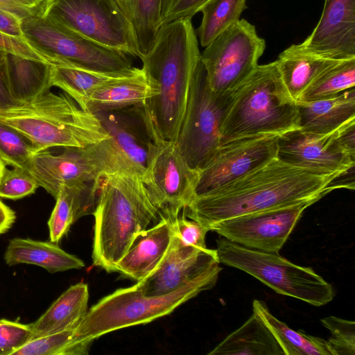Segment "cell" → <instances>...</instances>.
<instances>
[{
	"mask_svg": "<svg viewBox=\"0 0 355 355\" xmlns=\"http://www.w3.org/2000/svg\"><path fill=\"white\" fill-rule=\"evenodd\" d=\"M344 174L322 175L275 157L223 187L194 196L182 213L210 231L231 218L315 203L334 189L331 182Z\"/></svg>",
	"mask_w": 355,
	"mask_h": 355,
	"instance_id": "1",
	"label": "cell"
},
{
	"mask_svg": "<svg viewBox=\"0 0 355 355\" xmlns=\"http://www.w3.org/2000/svg\"><path fill=\"white\" fill-rule=\"evenodd\" d=\"M200 55L191 19H182L163 24L140 58L156 92L139 107L152 141H176Z\"/></svg>",
	"mask_w": 355,
	"mask_h": 355,
	"instance_id": "2",
	"label": "cell"
},
{
	"mask_svg": "<svg viewBox=\"0 0 355 355\" xmlns=\"http://www.w3.org/2000/svg\"><path fill=\"white\" fill-rule=\"evenodd\" d=\"M96 183L93 263L107 272H116L135 238L161 216L139 174L105 173Z\"/></svg>",
	"mask_w": 355,
	"mask_h": 355,
	"instance_id": "3",
	"label": "cell"
},
{
	"mask_svg": "<svg viewBox=\"0 0 355 355\" xmlns=\"http://www.w3.org/2000/svg\"><path fill=\"white\" fill-rule=\"evenodd\" d=\"M0 121L27 138L36 153L53 147L86 148L110 138L95 114L67 94L50 90L1 110Z\"/></svg>",
	"mask_w": 355,
	"mask_h": 355,
	"instance_id": "4",
	"label": "cell"
},
{
	"mask_svg": "<svg viewBox=\"0 0 355 355\" xmlns=\"http://www.w3.org/2000/svg\"><path fill=\"white\" fill-rule=\"evenodd\" d=\"M297 129V103L287 93L274 61L258 65L232 92L220 128L221 144L260 135L280 136Z\"/></svg>",
	"mask_w": 355,
	"mask_h": 355,
	"instance_id": "5",
	"label": "cell"
},
{
	"mask_svg": "<svg viewBox=\"0 0 355 355\" xmlns=\"http://www.w3.org/2000/svg\"><path fill=\"white\" fill-rule=\"evenodd\" d=\"M220 273L202 277L161 296H147L136 284L116 290L90 308L76 328L78 342H93L117 329L150 322L172 313L200 293L211 289Z\"/></svg>",
	"mask_w": 355,
	"mask_h": 355,
	"instance_id": "6",
	"label": "cell"
},
{
	"mask_svg": "<svg viewBox=\"0 0 355 355\" xmlns=\"http://www.w3.org/2000/svg\"><path fill=\"white\" fill-rule=\"evenodd\" d=\"M215 250L220 263L245 272L278 294L315 306L325 305L334 297L331 284L315 270L296 265L279 253L246 248L221 236Z\"/></svg>",
	"mask_w": 355,
	"mask_h": 355,
	"instance_id": "7",
	"label": "cell"
},
{
	"mask_svg": "<svg viewBox=\"0 0 355 355\" xmlns=\"http://www.w3.org/2000/svg\"><path fill=\"white\" fill-rule=\"evenodd\" d=\"M37 15L101 45L139 58L131 23L117 0H44Z\"/></svg>",
	"mask_w": 355,
	"mask_h": 355,
	"instance_id": "8",
	"label": "cell"
},
{
	"mask_svg": "<svg viewBox=\"0 0 355 355\" xmlns=\"http://www.w3.org/2000/svg\"><path fill=\"white\" fill-rule=\"evenodd\" d=\"M23 38L51 64L64 62L104 72L134 68L130 55L89 40L35 15L21 21Z\"/></svg>",
	"mask_w": 355,
	"mask_h": 355,
	"instance_id": "9",
	"label": "cell"
},
{
	"mask_svg": "<svg viewBox=\"0 0 355 355\" xmlns=\"http://www.w3.org/2000/svg\"><path fill=\"white\" fill-rule=\"evenodd\" d=\"M25 168L54 198L62 187L93 183L105 173L131 171L111 138L86 148H64L59 155L46 150L35 153Z\"/></svg>",
	"mask_w": 355,
	"mask_h": 355,
	"instance_id": "10",
	"label": "cell"
},
{
	"mask_svg": "<svg viewBox=\"0 0 355 355\" xmlns=\"http://www.w3.org/2000/svg\"><path fill=\"white\" fill-rule=\"evenodd\" d=\"M232 93L220 95L209 88L200 59L175 141L192 168H202L220 147V128Z\"/></svg>",
	"mask_w": 355,
	"mask_h": 355,
	"instance_id": "11",
	"label": "cell"
},
{
	"mask_svg": "<svg viewBox=\"0 0 355 355\" xmlns=\"http://www.w3.org/2000/svg\"><path fill=\"white\" fill-rule=\"evenodd\" d=\"M205 48L200 59L209 87L224 95L232 93L259 65L266 42L254 25L242 19Z\"/></svg>",
	"mask_w": 355,
	"mask_h": 355,
	"instance_id": "12",
	"label": "cell"
},
{
	"mask_svg": "<svg viewBox=\"0 0 355 355\" xmlns=\"http://www.w3.org/2000/svg\"><path fill=\"white\" fill-rule=\"evenodd\" d=\"M198 178L175 141L151 142L142 179L161 216L172 220L188 206Z\"/></svg>",
	"mask_w": 355,
	"mask_h": 355,
	"instance_id": "13",
	"label": "cell"
},
{
	"mask_svg": "<svg viewBox=\"0 0 355 355\" xmlns=\"http://www.w3.org/2000/svg\"><path fill=\"white\" fill-rule=\"evenodd\" d=\"M278 137L260 135L221 144L212 158L198 171L194 196L223 187L277 157Z\"/></svg>",
	"mask_w": 355,
	"mask_h": 355,
	"instance_id": "14",
	"label": "cell"
},
{
	"mask_svg": "<svg viewBox=\"0 0 355 355\" xmlns=\"http://www.w3.org/2000/svg\"><path fill=\"white\" fill-rule=\"evenodd\" d=\"M312 204L306 202L231 218L213 225L210 231L246 248L279 253Z\"/></svg>",
	"mask_w": 355,
	"mask_h": 355,
	"instance_id": "15",
	"label": "cell"
},
{
	"mask_svg": "<svg viewBox=\"0 0 355 355\" xmlns=\"http://www.w3.org/2000/svg\"><path fill=\"white\" fill-rule=\"evenodd\" d=\"M339 128L326 134L300 129L287 132L278 137L277 157L322 175L346 173L354 168L355 155L341 143Z\"/></svg>",
	"mask_w": 355,
	"mask_h": 355,
	"instance_id": "16",
	"label": "cell"
},
{
	"mask_svg": "<svg viewBox=\"0 0 355 355\" xmlns=\"http://www.w3.org/2000/svg\"><path fill=\"white\" fill-rule=\"evenodd\" d=\"M216 250L184 243L173 234L169 247L157 268L136 284L147 296L171 293L202 277L220 273Z\"/></svg>",
	"mask_w": 355,
	"mask_h": 355,
	"instance_id": "17",
	"label": "cell"
},
{
	"mask_svg": "<svg viewBox=\"0 0 355 355\" xmlns=\"http://www.w3.org/2000/svg\"><path fill=\"white\" fill-rule=\"evenodd\" d=\"M300 44L331 59L355 58V0H325L317 25Z\"/></svg>",
	"mask_w": 355,
	"mask_h": 355,
	"instance_id": "18",
	"label": "cell"
},
{
	"mask_svg": "<svg viewBox=\"0 0 355 355\" xmlns=\"http://www.w3.org/2000/svg\"><path fill=\"white\" fill-rule=\"evenodd\" d=\"M95 114L128 168L143 176L152 139L139 107Z\"/></svg>",
	"mask_w": 355,
	"mask_h": 355,
	"instance_id": "19",
	"label": "cell"
},
{
	"mask_svg": "<svg viewBox=\"0 0 355 355\" xmlns=\"http://www.w3.org/2000/svg\"><path fill=\"white\" fill-rule=\"evenodd\" d=\"M171 220L161 216L153 227L141 232L116 266V272L139 282L159 265L171 241Z\"/></svg>",
	"mask_w": 355,
	"mask_h": 355,
	"instance_id": "20",
	"label": "cell"
},
{
	"mask_svg": "<svg viewBox=\"0 0 355 355\" xmlns=\"http://www.w3.org/2000/svg\"><path fill=\"white\" fill-rule=\"evenodd\" d=\"M155 94L142 67H135L130 73L96 89L87 102L86 110L96 114L141 107Z\"/></svg>",
	"mask_w": 355,
	"mask_h": 355,
	"instance_id": "21",
	"label": "cell"
},
{
	"mask_svg": "<svg viewBox=\"0 0 355 355\" xmlns=\"http://www.w3.org/2000/svg\"><path fill=\"white\" fill-rule=\"evenodd\" d=\"M338 60L309 51L299 44L283 51L275 62L287 93L297 103L315 78Z\"/></svg>",
	"mask_w": 355,
	"mask_h": 355,
	"instance_id": "22",
	"label": "cell"
},
{
	"mask_svg": "<svg viewBox=\"0 0 355 355\" xmlns=\"http://www.w3.org/2000/svg\"><path fill=\"white\" fill-rule=\"evenodd\" d=\"M300 129L312 133L331 132L355 119V89L314 101L297 102Z\"/></svg>",
	"mask_w": 355,
	"mask_h": 355,
	"instance_id": "23",
	"label": "cell"
},
{
	"mask_svg": "<svg viewBox=\"0 0 355 355\" xmlns=\"http://www.w3.org/2000/svg\"><path fill=\"white\" fill-rule=\"evenodd\" d=\"M88 285L79 282L71 286L33 323L31 339L76 327L88 311Z\"/></svg>",
	"mask_w": 355,
	"mask_h": 355,
	"instance_id": "24",
	"label": "cell"
},
{
	"mask_svg": "<svg viewBox=\"0 0 355 355\" xmlns=\"http://www.w3.org/2000/svg\"><path fill=\"white\" fill-rule=\"evenodd\" d=\"M4 260L10 266L19 263L33 264L51 273L80 269L85 266L80 259L67 253L55 243L22 238L9 241Z\"/></svg>",
	"mask_w": 355,
	"mask_h": 355,
	"instance_id": "25",
	"label": "cell"
},
{
	"mask_svg": "<svg viewBox=\"0 0 355 355\" xmlns=\"http://www.w3.org/2000/svg\"><path fill=\"white\" fill-rule=\"evenodd\" d=\"M48 221L49 238L58 243L80 218L93 214L97 200L96 181L62 187Z\"/></svg>",
	"mask_w": 355,
	"mask_h": 355,
	"instance_id": "26",
	"label": "cell"
},
{
	"mask_svg": "<svg viewBox=\"0 0 355 355\" xmlns=\"http://www.w3.org/2000/svg\"><path fill=\"white\" fill-rule=\"evenodd\" d=\"M209 355H284L275 336L254 312Z\"/></svg>",
	"mask_w": 355,
	"mask_h": 355,
	"instance_id": "27",
	"label": "cell"
},
{
	"mask_svg": "<svg viewBox=\"0 0 355 355\" xmlns=\"http://www.w3.org/2000/svg\"><path fill=\"white\" fill-rule=\"evenodd\" d=\"M51 64L7 54L8 84L17 104L30 101L50 90Z\"/></svg>",
	"mask_w": 355,
	"mask_h": 355,
	"instance_id": "28",
	"label": "cell"
},
{
	"mask_svg": "<svg viewBox=\"0 0 355 355\" xmlns=\"http://www.w3.org/2000/svg\"><path fill=\"white\" fill-rule=\"evenodd\" d=\"M132 69L127 72H104L58 62L51 64L50 83L51 87L60 88L86 110L87 102L96 89Z\"/></svg>",
	"mask_w": 355,
	"mask_h": 355,
	"instance_id": "29",
	"label": "cell"
},
{
	"mask_svg": "<svg viewBox=\"0 0 355 355\" xmlns=\"http://www.w3.org/2000/svg\"><path fill=\"white\" fill-rule=\"evenodd\" d=\"M252 309L275 336L284 355H332L327 340L294 331L274 316L263 302L254 300Z\"/></svg>",
	"mask_w": 355,
	"mask_h": 355,
	"instance_id": "30",
	"label": "cell"
},
{
	"mask_svg": "<svg viewBox=\"0 0 355 355\" xmlns=\"http://www.w3.org/2000/svg\"><path fill=\"white\" fill-rule=\"evenodd\" d=\"M123 3L134 31L140 58L153 46L162 26V0H123Z\"/></svg>",
	"mask_w": 355,
	"mask_h": 355,
	"instance_id": "31",
	"label": "cell"
},
{
	"mask_svg": "<svg viewBox=\"0 0 355 355\" xmlns=\"http://www.w3.org/2000/svg\"><path fill=\"white\" fill-rule=\"evenodd\" d=\"M247 0H209L201 9V23L197 30L200 45L207 46L223 31L240 19Z\"/></svg>",
	"mask_w": 355,
	"mask_h": 355,
	"instance_id": "32",
	"label": "cell"
},
{
	"mask_svg": "<svg viewBox=\"0 0 355 355\" xmlns=\"http://www.w3.org/2000/svg\"><path fill=\"white\" fill-rule=\"evenodd\" d=\"M355 86V58L340 60L327 67L312 82L300 101L335 97Z\"/></svg>",
	"mask_w": 355,
	"mask_h": 355,
	"instance_id": "33",
	"label": "cell"
},
{
	"mask_svg": "<svg viewBox=\"0 0 355 355\" xmlns=\"http://www.w3.org/2000/svg\"><path fill=\"white\" fill-rule=\"evenodd\" d=\"M76 327L31 339L12 355L88 354L93 342H78L76 336Z\"/></svg>",
	"mask_w": 355,
	"mask_h": 355,
	"instance_id": "34",
	"label": "cell"
},
{
	"mask_svg": "<svg viewBox=\"0 0 355 355\" xmlns=\"http://www.w3.org/2000/svg\"><path fill=\"white\" fill-rule=\"evenodd\" d=\"M35 150L22 134L0 121V159L7 166L25 168Z\"/></svg>",
	"mask_w": 355,
	"mask_h": 355,
	"instance_id": "35",
	"label": "cell"
},
{
	"mask_svg": "<svg viewBox=\"0 0 355 355\" xmlns=\"http://www.w3.org/2000/svg\"><path fill=\"white\" fill-rule=\"evenodd\" d=\"M322 324L331 334L327 340L332 355L355 354V322L336 316L321 320Z\"/></svg>",
	"mask_w": 355,
	"mask_h": 355,
	"instance_id": "36",
	"label": "cell"
},
{
	"mask_svg": "<svg viewBox=\"0 0 355 355\" xmlns=\"http://www.w3.org/2000/svg\"><path fill=\"white\" fill-rule=\"evenodd\" d=\"M38 184L25 168L6 166L0 178V197L17 200L35 193Z\"/></svg>",
	"mask_w": 355,
	"mask_h": 355,
	"instance_id": "37",
	"label": "cell"
},
{
	"mask_svg": "<svg viewBox=\"0 0 355 355\" xmlns=\"http://www.w3.org/2000/svg\"><path fill=\"white\" fill-rule=\"evenodd\" d=\"M31 335L30 324L0 320V351L4 355H12L31 340Z\"/></svg>",
	"mask_w": 355,
	"mask_h": 355,
	"instance_id": "38",
	"label": "cell"
},
{
	"mask_svg": "<svg viewBox=\"0 0 355 355\" xmlns=\"http://www.w3.org/2000/svg\"><path fill=\"white\" fill-rule=\"evenodd\" d=\"M173 234L184 243L198 248H207L205 237L209 230L199 222L190 219L182 213L171 220Z\"/></svg>",
	"mask_w": 355,
	"mask_h": 355,
	"instance_id": "39",
	"label": "cell"
},
{
	"mask_svg": "<svg viewBox=\"0 0 355 355\" xmlns=\"http://www.w3.org/2000/svg\"><path fill=\"white\" fill-rule=\"evenodd\" d=\"M209 0H162L161 22L192 19Z\"/></svg>",
	"mask_w": 355,
	"mask_h": 355,
	"instance_id": "40",
	"label": "cell"
},
{
	"mask_svg": "<svg viewBox=\"0 0 355 355\" xmlns=\"http://www.w3.org/2000/svg\"><path fill=\"white\" fill-rule=\"evenodd\" d=\"M0 51L48 63L51 62L33 48L22 37L0 31Z\"/></svg>",
	"mask_w": 355,
	"mask_h": 355,
	"instance_id": "41",
	"label": "cell"
},
{
	"mask_svg": "<svg viewBox=\"0 0 355 355\" xmlns=\"http://www.w3.org/2000/svg\"><path fill=\"white\" fill-rule=\"evenodd\" d=\"M44 0H0V12L21 21L38 13Z\"/></svg>",
	"mask_w": 355,
	"mask_h": 355,
	"instance_id": "42",
	"label": "cell"
},
{
	"mask_svg": "<svg viewBox=\"0 0 355 355\" xmlns=\"http://www.w3.org/2000/svg\"><path fill=\"white\" fill-rule=\"evenodd\" d=\"M7 54L0 51V110L17 104L11 95L8 84Z\"/></svg>",
	"mask_w": 355,
	"mask_h": 355,
	"instance_id": "43",
	"label": "cell"
},
{
	"mask_svg": "<svg viewBox=\"0 0 355 355\" xmlns=\"http://www.w3.org/2000/svg\"><path fill=\"white\" fill-rule=\"evenodd\" d=\"M21 21L8 15L0 12V31L6 33L22 37Z\"/></svg>",
	"mask_w": 355,
	"mask_h": 355,
	"instance_id": "44",
	"label": "cell"
},
{
	"mask_svg": "<svg viewBox=\"0 0 355 355\" xmlns=\"http://www.w3.org/2000/svg\"><path fill=\"white\" fill-rule=\"evenodd\" d=\"M15 220V212L0 200V235L8 232Z\"/></svg>",
	"mask_w": 355,
	"mask_h": 355,
	"instance_id": "45",
	"label": "cell"
},
{
	"mask_svg": "<svg viewBox=\"0 0 355 355\" xmlns=\"http://www.w3.org/2000/svg\"><path fill=\"white\" fill-rule=\"evenodd\" d=\"M6 166V165L4 164V162L0 159V178Z\"/></svg>",
	"mask_w": 355,
	"mask_h": 355,
	"instance_id": "46",
	"label": "cell"
},
{
	"mask_svg": "<svg viewBox=\"0 0 355 355\" xmlns=\"http://www.w3.org/2000/svg\"><path fill=\"white\" fill-rule=\"evenodd\" d=\"M118 1H119V3L123 6V0H117ZM124 8V7H123Z\"/></svg>",
	"mask_w": 355,
	"mask_h": 355,
	"instance_id": "47",
	"label": "cell"
},
{
	"mask_svg": "<svg viewBox=\"0 0 355 355\" xmlns=\"http://www.w3.org/2000/svg\"><path fill=\"white\" fill-rule=\"evenodd\" d=\"M0 355H4L1 351H0Z\"/></svg>",
	"mask_w": 355,
	"mask_h": 355,
	"instance_id": "48",
	"label": "cell"
}]
</instances>
